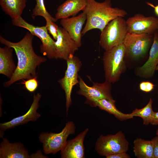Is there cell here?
<instances>
[{
  "mask_svg": "<svg viewBox=\"0 0 158 158\" xmlns=\"http://www.w3.org/2000/svg\"><path fill=\"white\" fill-rule=\"evenodd\" d=\"M158 64V31L154 34L153 40L150 47L149 55L147 61L141 66L138 68L136 74L144 78L152 77Z\"/></svg>",
  "mask_w": 158,
  "mask_h": 158,
  "instance_id": "15",
  "label": "cell"
},
{
  "mask_svg": "<svg viewBox=\"0 0 158 158\" xmlns=\"http://www.w3.org/2000/svg\"><path fill=\"white\" fill-rule=\"evenodd\" d=\"M75 130V123L70 121L66 123L64 128L59 133H41L39 136V140L43 144L44 153L54 154L61 151L66 145L68 136L74 134Z\"/></svg>",
  "mask_w": 158,
  "mask_h": 158,
  "instance_id": "5",
  "label": "cell"
},
{
  "mask_svg": "<svg viewBox=\"0 0 158 158\" xmlns=\"http://www.w3.org/2000/svg\"><path fill=\"white\" fill-rule=\"evenodd\" d=\"M150 124L153 125H158V112H155L153 119Z\"/></svg>",
  "mask_w": 158,
  "mask_h": 158,
  "instance_id": "31",
  "label": "cell"
},
{
  "mask_svg": "<svg viewBox=\"0 0 158 158\" xmlns=\"http://www.w3.org/2000/svg\"><path fill=\"white\" fill-rule=\"evenodd\" d=\"M89 129L85 128L75 137L67 141L61 151L62 158H84L85 148L84 141Z\"/></svg>",
  "mask_w": 158,
  "mask_h": 158,
  "instance_id": "16",
  "label": "cell"
},
{
  "mask_svg": "<svg viewBox=\"0 0 158 158\" xmlns=\"http://www.w3.org/2000/svg\"><path fill=\"white\" fill-rule=\"evenodd\" d=\"M133 151L138 158H154L152 140L137 138L133 141Z\"/></svg>",
  "mask_w": 158,
  "mask_h": 158,
  "instance_id": "22",
  "label": "cell"
},
{
  "mask_svg": "<svg viewBox=\"0 0 158 158\" xmlns=\"http://www.w3.org/2000/svg\"><path fill=\"white\" fill-rule=\"evenodd\" d=\"M34 36L28 32L20 41L16 42H11L0 36V43L13 48L18 60L13 75L8 81L4 83V87H8L17 81L37 76V67L47 61L46 58L39 56L35 52L32 46Z\"/></svg>",
  "mask_w": 158,
  "mask_h": 158,
  "instance_id": "1",
  "label": "cell"
},
{
  "mask_svg": "<svg viewBox=\"0 0 158 158\" xmlns=\"http://www.w3.org/2000/svg\"><path fill=\"white\" fill-rule=\"evenodd\" d=\"M36 4L32 11V16L34 19L36 16H40L45 19L48 18L52 21L56 22L58 20L53 17L47 11L44 4V0H35Z\"/></svg>",
  "mask_w": 158,
  "mask_h": 158,
  "instance_id": "24",
  "label": "cell"
},
{
  "mask_svg": "<svg viewBox=\"0 0 158 158\" xmlns=\"http://www.w3.org/2000/svg\"><path fill=\"white\" fill-rule=\"evenodd\" d=\"M87 4V0H66L57 7L55 18L58 20L75 16L84 10Z\"/></svg>",
  "mask_w": 158,
  "mask_h": 158,
  "instance_id": "18",
  "label": "cell"
},
{
  "mask_svg": "<svg viewBox=\"0 0 158 158\" xmlns=\"http://www.w3.org/2000/svg\"><path fill=\"white\" fill-rule=\"evenodd\" d=\"M152 99L150 98L148 103L144 107L141 109L136 108L133 110L130 114L134 117H141L144 125H148L152 121L155 112L152 109Z\"/></svg>",
  "mask_w": 158,
  "mask_h": 158,
  "instance_id": "23",
  "label": "cell"
},
{
  "mask_svg": "<svg viewBox=\"0 0 158 158\" xmlns=\"http://www.w3.org/2000/svg\"><path fill=\"white\" fill-rule=\"evenodd\" d=\"M128 32L154 35L158 31V18L138 13L126 20Z\"/></svg>",
  "mask_w": 158,
  "mask_h": 158,
  "instance_id": "11",
  "label": "cell"
},
{
  "mask_svg": "<svg viewBox=\"0 0 158 158\" xmlns=\"http://www.w3.org/2000/svg\"><path fill=\"white\" fill-rule=\"evenodd\" d=\"M156 134L157 136L158 137V129H157L156 130Z\"/></svg>",
  "mask_w": 158,
  "mask_h": 158,
  "instance_id": "33",
  "label": "cell"
},
{
  "mask_svg": "<svg viewBox=\"0 0 158 158\" xmlns=\"http://www.w3.org/2000/svg\"><path fill=\"white\" fill-rule=\"evenodd\" d=\"M155 70L156 71H157V70H158V65H157L156 68V69H155Z\"/></svg>",
  "mask_w": 158,
  "mask_h": 158,
  "instance_id": "34",
  "label": "cell"
},
{
  "mask_svg": "<svg viewBox=\"0 0 158 158\" xmlns=\"http://www.w3.org/2000/svg\"><path fill=\"white\" fill-rule=\"evenodd\" d=\"M157 95H158V92H157Z\"/></svg>",
  "mask_w": 158,
  "mask_h": 158,
  "instance_id": "35",
  "label": "cell"
},
{
  "mask_svg": "<svg viewBox=\"0 0 158 158\" xmlns=\"http://www.w3.org/2000/svg\"><path fill=\"white\" fill-rule=\"evenodd\" d=\"M47 156H45L43 154L42 151L41 150H37L35 153H33L30 155V158H48Z\"/></svg>",
  "mask_w": 158,
  "mask_h": 158,
  "instance_id": "30",
  "label": "cell"
},
{
  "mask_svg": "<svg viewBox=\"0 0 158 158\" xmlns=\"http://www.w3.org/2000/svg\"><path fill=\"white\" fill-rule=\"evenodd\" d=\"M0 144V158H30L27 150L20 142H10L6 138H2Z\"/></svg>",
  "mask_w": 158,
  "mask_h": 158,
  "instance_id": "17",
  "label": "cell"
},
{
  "mask_svg": "<svg viewBox=\"0 0 158 158\" xmlns=\"http://www.w3.org/2000/svg\"><path fill=\"white\" fill-rule=\"evenodd\" d=\"M129 148V142L121 131L114 135H100L95 147L98 154L105 157L116 153L127 152Z\"/></svg>",
  "mask_w": 158,
  "mask_h": 158,
  "instance_id": "6",
  "label": "cell"
},
{
  "mask_svg": "<svg viewBox=\"0 0 158 158\" xmlns=\"http://www.w3.org/2000/svg\"><path fill=\"white\" fill-rule=\"evenodd\" d=\"M12 23L13 25L24 28L34 36L39 37L42 42L40 46L41 53L49 59H55V41L48 34L45 26L34 25L26 22L21 16L18 18L12 19Z\"/></svg>",
  "mask_w": 158,
  "mask_h": 158,
  "instance_id": "7",
  "label": "cell"
},
{
  "mask_svg": "<svg viewBox=\"0 0 158 158\" xmlns=\"http://www.w3.org/2000/svg\"><path fill=\"white\" fill-rule=\"evenodd\" d=\"M106 158H130V155L126 152H121L108 156Z\"/></svg>",
  "mask_w": 158,
  "mask_h": 158,
  "instance_id": "29",
  "label": "cell"
},
{
  "mask_svg": "<svg viewBox=\"0 0 158 158\" xmlns=\"http://www.w3.org/2000/svg\"><path fill=\"white\" fill-rule=\"evenodd\" d=\"M87 20L84 12L77 16L61 19L60 24L75 41L78 47L82 45V30Z\"/></svg>",
  "mask_w": 158,
  "mask_h": 158,
  "instance_id": "14",
  "label": "cell"
},
{
  "mask_svg": "<svg viewBox=\"0 0 158 158\" xmlns=\"http://www.w3.org/2000/svg\"><path fill=\"white\" fill-rule=\"evenodd\" d=\"M154 35L128 32L123 44L126 48L125 57L136 60L144 56L152 44Z\"/></svg>",
  "mask_w": 158,
  "mask_h": 158,
  "instance_id": "8",
  "label": "cell"
},
{
  "mask_svg": "<svg viewBox=\"0 0 158 158\" xmlns=\"http://www.w3.org/2000/svg\"><path fill=\"white\" fill-rule=\"evenodd\" d=\"M125 52L123 44L105 51L102 60L106 80L111 83L118 81L126 68Z\"/></svg>",
  "mask_w": 158,
  "mask_h": 158,
  "instance_id": "3",
  "label": "cell"
},
{
  "mask_svg": "<svg viewBox=\"0 0 158 158\" xmlns=\"http://www.w3.org/2000/svg\"><path fill=\"white\" fill-rule=\"evenodd\" d=\"M154 86L152 83L150 81H142L139 84V88L142 91L149 92L153 90Z\"/></svg>",
  "mask_w": 158,
  "mask_h": 158,
  "instance_id": "27",
  "label": "cell"
},
{
  "mask_svg": "<svg viewBox=\"0 0 158 158\" xmlns=\"http://www.w3.org/2000/svg\"><path fill=\"white\" fill-rule=\"evenodd\" d=\"M138 0L139 1V0Z\"/></svg>",
  "mask_w": 158,
  "mask_h": 158,
  "instance_id": "36",
  "label": "cell"
},
{
  "mask_svg": "<svg viewBox=\"0 0 158 158\" xmlns=\"http://www.w3.org/2000/svg\"><path fill=\"white\" fill-rule=\"evenodd\" d=\"M46 21L45 26L49 33L51 35L54 39L56 40L58 37V25L54 22L48 18L45 19Z\"/></svg>",
  "mask_w": 158,
  "mask_h": 158,
  "instance_id": "25",
  "label": "cell"
},
{
  "mask_svg": "<svg viewBox=\"0 0 158 158\" xmlns=\"http://www.w3.org/2000/svg\"><path fill=\"white\" fill-rule=\"evenodd\" d=\"M67 68L64 77L58 82L65 93L66 109L67 114L69 109L72 104L71 95L73 87L79 81L78 80V73L82 65L79 59L74 55H71L66 61Z\"/></svg>",
  "mask_w": 158,
  "mask_h": 158,
  "instance_id": "9",
  "label": "cell"
},
{
  "mask_svg": "<svg viewBox=\"0 0 158 158\" xmlns=\"http://www.w3.org/2000/svg\"><path fill=\"white\" fill-rule=\"evenodd\" d=\"M79 89L77 92L86 98L85 103L90 105L93 101L101 99H112L111 83L106 80L102 83H94L90 87L87 85L83 79L79 77Z\"/></svg>",
  "mask_w": 158,
  "mask_h": 158,
  "instance_id": "10",
  "label": "cell"
},
{
  "mask_svg": "<svg viewBox=\"0 0 158 158\" xmlns=\"http://www.w3.org/2000/svg\"><path fill=\"white\" fill-rule=\"evenodd\" d=\"M147 5L153 8L155 14L158 16V5L154 6L152 4L149 2H146Z\"/></svg>",
  "mask_w": 158,
  "mask_h": 158,
  "instance_id": "32",
  "label": "cell"
},
{
  "mask_svg": "<svg viewBox=\"0 0 158 158\" xmlns=\"http://www.w3.org/2000/svg\"><path fill=\"white\" fill-rule=\"evenodd\" d=\"M13 49L6 45L0 47V73L11 78L16 68L13 55Z\"/></svg>",
  "mask_w": 158,
  "mask_h": 158,
  "instance_id": "19",
  "label": "cell"
},
{
  "mask_svg": "<svg viewBox=\"0 0 158 158\" xmlns=\"http://www.w3.org/2000/svg\"><path fill=\"white\" fill-rule=\"evenodd\" d=\"M151 140L153 145L154 158H158V137L157 136Z\"/></svg>",
  "mask_w": 158,
  "mask_h": 158,
  "instance_id": "28",
  "label": "cell"
},
{
  "mask_svg": "<svg viewBox=\"0 0 158 158\" xmlns=\"http://www.w3.org/2000/svg\"><path fill=\"white\" fill-rule=\"evenodd\" d=\"M128 32L126 20L118 17L110 22L101 31L99 45L106 51L123 44Z\"/></svg>",
  "mask_w": 158,
  "mask_h": 158,
  "instance_id": "4",
  "label": "cell"
},
{
  "mask_svg": "<svg viewBox=\"0 0 158 158\" xmlns=\"http://www.w3.org/2000/svg\"><path fill=\"white\" fill-rule=\"evenodd\" d=\"M87 5L83 11L86 13V24L81 32L82 36L89 31L98 29L102 31L111 21L119 17L124 18L127 14L125 10L112 7L111 0L98 2L87 0Z\"/></svg>",
  "mask_w": 158,
  "mask_h": 158,
  "instance_id": "2",
  "label": "cell"
},
{
  "mask_svg": "<svg viewBox=\"0 0 158 158\" xmlns=\"http://www.w3.org/2000/svg\"><path fill=\"white\" fill-rule=\"evenodd\" d=\"M27 0H0L3 11L12 19L21 17L26 6Z\"/></svg>",
  "mask_w": 158,
  "mask_h": 158,
  "instance_id": "21",
  "label": "cell"
},
{
  "mask_svg": "<svg viewBox=\"0 0 158 158\" xmlns=\"http://www.w3.org/2000/svg\"><path fill=\"white\" fill-rule=\"evenodd\" d=\"M42 97L40 93L34 94L33 101L28 111L24 114L15 118L11 121L0 123V137L3 138L4 132L8 129L25 124L29 121H35L41 116L37 112L39 102Z\"/></svg>",
  "mask_w": 158,
  "mask_h": 158,
  "instance_id": "12",
  "label": "cell"
},
{
  "mask_svg": "<svg viewBox=\"0 0 158 158\" xmlns=\"http://www.w3.org/2000/svg\"><path fill=\"white\" fill-rule=\"evenodd\" d=\"M55 59L66 61L71 55H74L78 47L75 41L62 27H59L58 37L55 42Z\"/></svg>",
  "mask_w": 158,
  "mask_h": 158,
  "instance_id": "13",
  "label": "cell"
},
{
  "mask_svg": "<svg viewBox=\"0 0 158 158\" xmlns=\"http://www.w3.org/2000/svg\"><path fill=\"white\" fill-rule=\"evenodd\" d=\"M37 76L28 79L27 80H23L22 83L24 85L25 88L30 92H34L38 86V82L37 79Z\"/></svg>",
  "mask_w": 158,
  "mask_h": 158,
  "instance_id": "26",
  "label": "cell"
},
{
  "mask_svg": "<svg viewBox=\"0 0 158 158\" xmlns=\"http://www.w3.org/2000/svg\"><path fill=\"white\" fill-rule=\"evenodd\" d=\"M115 101L113 99H101L95 100L90 104L92 107H98L115 117L120 121H123L133 118L130 114H124L118 110L115 105Z\"/></svg>",
  "mask_w": 158,
  "mask_h": 158,
  "instance_id": "20",
  "label": "cell"
}]
</instances>
